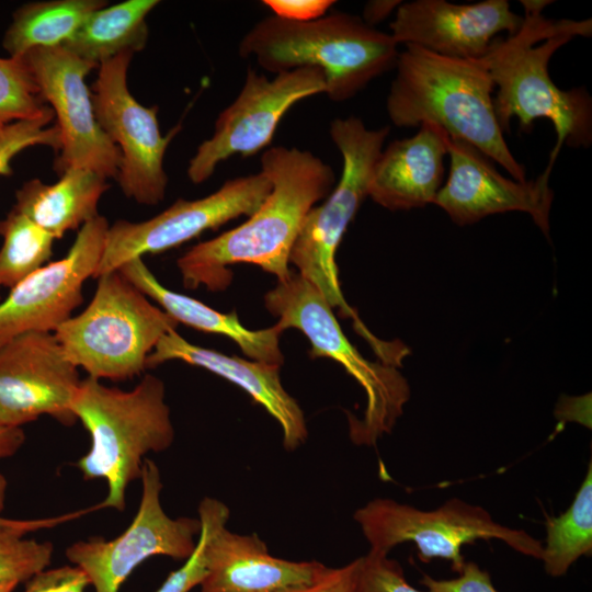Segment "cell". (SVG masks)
<instances>
[{
    "label": "cell",
    "mask_w": 592,
    "mask_h": 592,
    "mask_svg": "<svg viewBox=\"0 0 592 592\" xmlns=\"http://www.w3.org/2000/svg\"><path fill=\"white\" fill-rule=\"evenodd\" d=\"M44 523L7 520L0 525V588L14 590L47 568L53 555L52 543L24 537L26 532Z\"/></svg>",
    "instance_id": "obj_28"
},
{
    "label": "cell",
    "mask_w": 592,
    "mask_h": 592,
    "mask_svg": "<svg viewBox=\"0 0 592 592\" xmlns=\"http://www.w3.org/2000/svg\"><path fill=\"white\" fill-rule=\"evenodd\" d=\"M271 190L269 177L260 170L255 174L230 179L205 197L179 198L150 219L138 223L117 220L109 227L93 277L118 271L133 259L175 248L240 216L250 217Z\"/></svg>",
    "instance_id": "obj_12"
},
{
    "label": "cell",
    "mask_w": 592,
    "mask_h": 592,
    "mask_svg": "<svg viewBox=\"0 0 592 592\" xmlns=\"http://www.w3.org/2000/svg\"><path fill=\"white\" fill-rule=\"evenodd\" d=\"M395 68L386 99L395 126L434 124L499 163L513 180L526 181L525 169L513 157L498 123L494 83L483 58H451L406 45Z\"/></svg>",
    "instance_id": "obj_3"
},
{
    "label": "cell",
    "mask_w": 592,
    "mask_h": 592,
    "mask_svg": "<svg viewBox=\"0 0 592 592\" xmlns=\"http://www.w3.org/2000/svg\"><path fill=\"white\" fill-rule=\"evenodd\" d=\"M47 105L23 57H0V127L22 121H48Z\"/></svg>",
    "instance_id": "obj_29"
},
{
    "label": "cell",
    "mask_w": 592,
    "mask_h": 592,
    "mask_svg": "<svg viewBox=\"0 0 592 592\" xmlns=\"http://www.w3.org/2000/svg\"><path fill=\"white\" fill-rule=\"evenodd\" d=\"M80 384L54 332L24 333L0 346V421L7 425L22 428L41 415L72 425Z\"/></svg>",
    "instance_id": "obj_16"
},
{
    "label": "cell",
    "mask_w": 592,
    "mask_h": 592,
    "mask_svg": "<svg viewBox=\"0 0 592 592\" xmlns=\"http://www.w3.org/2000/svg\"><path fill=\"white\" fill-rule=\"evenodd\" d=\"M0 287L12 288L47 264L55 238L13 209L0 220Z\"/></svg>",
    "instance_id": "obj_27"
},
{
    "label": "cell",
    "mask_w": 592,
    "mask_h": 592,
    "mask_svg": "<svg viewBox=\"0 0 592 592\" xmlns=\"http://www.w3.org/2000/svg\"><path fill=\"white\" fill-rule=\"evenodd\" d=\"M110 224L99 215L77 232L67 254L49 262L10 289L0 301V346L29 332H54L83 300V284L93 277Z\"/></svg>",
    "instance_id": "obj_15"
},
{
    "label": "cell",
    "mask_w": 592,
    "mask_h": 592,
    "mask_svg": "<svg viewBox=\"0 0 592 592\" xmlns=\"http://www.w3.org/2000/svg\"><path fill=\"white\" fill-rule=\"evenodd\" d=\"M72 412L90 434V448L76 464L86 480L102 478L107 496L101 508L123 511L127 487L140 479L145 455L174 441L164 383L146 374L132 390L81 380Z\"/></svg>",
    "instance_id": "obj_5"
},
{
    "label": "cell",
    "mask_w": 592,
    "mask_h": 592,
    "mask_svg": "<svg viewBox=\"0 0 592 592\" xmlns=\"http://www.w3.org/2000/svg\"><path fill=\"white\" fill-rule=\"evenodd\" d=\"M319 93H326L325 73L319 68L300 67L273 79L248 69L238 96L219 113L212 137L191 158L186 170L190 181L203 183L228 158L252 156L267 147L286 112Z\"/></svg>",
    "instance_id": "obj_13"
},
{
    "label": "cell",
    "mask_w": 592,
    "mask_h": 592,
    "mask_svg": "<svg viewBox=\"0 0 592 592\" xmlns=\"http://www.w3.org/2000/svg\"><path fill=\"white\" fill-rule=\"evenodd\" d=\"M353 519L369 550L388 555L395 546L412 543L421 561L445 559L457 573L466 562L462 546L477 539H500L515 551L538 560L543 550V543L527 532L504 526L482 506L458 498L430 511L376 498L357 509Z\"/></svg>",
    "instance_id": "obj_9"
},
{
    "label": "cell",
    "mask_w": 592,
    "mask_h": 592,
    "mask_svg": "<svg viewBox=\"0 0 592 592\" xmlns=\"http://www.w3.org/2000/svg\"><path fill=\"white\" fill-rule=\"evenodd\" d=\"M89 584L82 569L64 566L37 572L26 581L24 592H84Z\"/></svg>",
    "instance_id": "obj_33"
},
{
    "label": "cell",
    "mask_w": 592,
    "mask_h": 592,
    "mask_svg": "<svg viewBox=\"0 0 592 592\" xmlns=\"http://www.w3.org/2000/svg\"><path fill=\"white\" fill-rule=\"evenodd\" d=\"M4 127V126H3ZM2 129V127H0V130Z\"/></svg>",
    "instance_id": "obj_40"
},
{
    "label": "cell",
    "mask_w": 592,
    "mask_h": 592,
    "mask_svg": "<svg viewBox=\"0 0 592 592\" xmlns=\"http://www.w3.org/2000/svg\"><path fill=\"white\" fill-rule=\"evenodd\" d=\"M239 55L253 57L276 75L300 67L319 68L328 98L344 102L395 68L399 52L390 34L368 26L357 15L335 12L309 22L267 16L242 37Z\"/></svg>",
    "instance_id": "obj_4"
},
{
    "label": "cell",
    "mask_w": 592,
    "mask_h": 592,
    "mask_svg": "<svg viewBox=\"0 0 592 592\" xmlns=\"http://www.w3.org/2000/svg\"><path fill=\"white\" fill-rule=\"evenodd\" d=\"M25 434L22 428L10 426L0 421V459L13 456L23 445Z\"/></svg>",
    "instance_id": "obj_36"
},
{
    "label": "cell",
    "mask_w": 592,
    "mask_h": 592,
    "mask_svg": "<svg viewBox=\"0 0 592 592\" xmlns=\"http://www.w3.org/2000/svg\"><path fill=\"white\" fill-rule=\"evenodd\" d=\"M520 30L494 38L482 57L497 87L493 109L502 132L516 117L524 132L534 121L554 125L557 140L546 168L551 169L563 145L588 148L592 144V101L583 88L559 89L550 78L553 55L576 36L590 37L592 21L553 20L543 14L553 1L522 0Z\"/></svg>",
    "instance_id": "obj_2"
},
{
    "label": "cell",
    "mask_w": 592,
    "mask_h": 592,
    "mask_svg": "<svg viewBox=\"0 0 592 592\" xmlns=\"http://www.w3.org/2000/svg\"><path fill=\"white\" fill-rule=\"evenodd\" d=\"M44 102L57 116L60 147L55 171L92 170L116 179L121 152L100 127L86 77L98 65L83 60L62 46L37 47L22 56Z\"/></svg>",
    "instance_id": "obj_14"
},
{
    "label": "cell",
    "mask_w": 592,
    "mask_h": 592,
    "mask_svg": "<svg viewBox=\"0 0 592 592\" xmlns=\"http://www.w3.org/2000/svg\"><path fill=\"white\" fill-rule=\"evenodd\" d=\"M447 181L433 204L441 207L459 226L505 212L531 215L546 237L549 235V212L554 192L549 186L553 170L531 181H515L497 171L491 160L474 146L448 136Z\"/></svg>",
    "instance_id": "obj_17"
},
{
    "label": "cell",
    "mask_w": 592,
    "mask_h": 592,
    "mask_svg": "<svg viewBox=\"0 0 592 592\" xmlns=\"http://www.w3.org/2000/svg\"><path fill=\"white\" fill-rule=\"evenodd\" d=\"M329 132L343 159L341 178L325 202L307 214L293 246L289 263L332 308L339 309L343 318L353 320L355 331L380 357L389 351L390 343L376 338L345 300L335 252L361 204L368 197L373 169L390 128L369 129L361 118L349 116L333 119Z\"/></svg>",
    "instance_id": "obj_6"
},
{
    "label": "cell",
    "mask_w": 592,
    "mask_h": 592,
    "mask_svg": "<svg viewBox=\"0 0 592 592\" xmlns=\"http://www.w3.org/2000/svg\"><path fill=\"white\" fill-rule=\"evenodd\" d=\"M109 187L107 179L99 173L71 168L54 184H45L39 179L23 183L15 192L12 209L59 239L99 216V202Z\"/></svg>",
    "instance_id": "obj_23"
},
{
    "label": "cell",
    "mask_w": 592,
    "mask_h": 592,
    "mask_svg": "<svg viewBox=\"0 0 592 592\" xmlns=\"http://www.w3.org/2000/svg\"><path fill=\"white\" fill-rule=\"evenodd\" d=\"M277 18L291 22H309L322 18L335 3L332 0H265L262 1Z\"/></svg>",
    "instance_id": "obj_35"
},
{
    "label": "cell",
    "mask_w": 592,
    "mask_h": 592,
    "mask_svg": "<svg viewBox=\"0 0 592 592\" xmlns=\"http://www.w3.org/2000/svg\"><path fill=\"white\" fill-rule=\"evenodd\" d=\"M133 55L125 52L99 65L92 102L100 127L121 152L116 180L123 193L139 204L152 206L164 198V155L181 127L161 135L158 107L144 106L130 93L127 71Z\"/></svg>",
    "instance_id": "obj_10"
},
{
    "label": "cell",
    "mask_w": 592,
    "mask_h": 592,
    "mask_svg": "<svg viewBox=\"0 0 592 592\" xmlns=\"http://www.w3.org/2000/svg\"><path fill=\"white\" fill-rule=\"evenodd\" d=\"M523 16L506 0L455 4L445 0L401 3L389 24L395 42L415 45L441 56L479 59L501 32L516 33Z\"/></svg>",
    "instance_id": "obj_18"
},
{
    "label": "cell",
    "mask_w": 592,
    "mask_h": 592,
    "mask_svg": "<svg viewBox=\"0 0 592 592\" xmlns=\"http://www.w3.org/2000/svg\"><path fill=\"white\" fill-rule=\"evenodd\" d=\"M397 0H372L366 2L363 16L361 18L365 24L375 27L376 24L388 18L390 13L401 4Z\"/></svg>",
    "instance_id": "obj_37"
},
{
    "label": "cell",
    "mask_w": 592,
    "mask_h": 592,
    "mask_svg": "<svg viewBox=\"0 0 592 592\" xmlns=\"http://www.w3.org/2000/svg\"><path fill=\"white\" fill-rule=\"evenodd\" d=\"M8 481L5 477L0 473V525L7 522L8 519L1 517V513L4 510L7 498Z\"/></svg>",
    "instance_id": "obj_38"
},
{
    "label": "cell",
    "mask_w": 592,
    "mask_h": 592,
    "mask_svg": "<svg viewBox=\"0 0 592 592\" xmlns=\"http://www.w3.org/2000/svg\"><path fill=\"white\" fill-rule=\"evenodd\" d=\"M261 171L272 183L265 201L242 225L190 248L178 259L185 288L226 289L230 265L254 264L287 280L293 246L309 210L335 182L333 169L307 150L271 147L261 156Z\"/></svg>",
    "instance_id": "obj_1"
},
{
    "label": "cell",
    "mask_w": 592,
    "mask_h": 592,
    "mask_svg": "<svg viewBox=\"0 0 592 592\" xmlns=\"http://www.w3.org/2000/svg\"><path fill=\"white\" fill-rule=\"evenodd\" d=\"M362 557L339 567L329 568L312 582L281 592H355Z\"/></svg>",
    "instance_id": "obj_34"
},
{
    "label": "cell",
    "mask_w": 592,
    "mask_h": 592,
    "mask_svg": "<svg viewBox=\"0 0 592 592\" xmlns=\"http://www.w3.org/2000/svg\"><path fill=\"white\" fill-rule=\"evenodd\" d=\"M140 480L138 511L121 535L111 540L90 537L66 549V557L86 572L95 592H119L130 573L152 556L185 560L196 547L200 520L172 519L164 512L160 503V471L149 458L144 460Z\"/></svg>",
    "instance_id": "obj_11"
},
{
    "label": "cell",
    "mask_w": 592,
    "mask_h": 592,
    "mask_svg": "<svg viewBox=\"0 0 592 592\" xmlns=\"http://www.w3.org/2000/svg\"><path fill=\"white\" fill-rule=\"evenodd\" d=\"M12 589L9 588H0V592H12Z\"/></svg>",
    "instance_id": "obj_39"
},
{
    "label": "cell",
    "mask_w": 592,
    "mask_h": 592,
    "mask_svg": "<svg viewBox=\"0 0 592 592\" xmlns=\"http://www.w3.org/2000/svg\"><path fill=\"white\" fill-rule=\"evenodd\" d=\"M269 312L282 331L294 328L310 342L309 355L328 357L344 367L366 394L362 419L349 415L350 437L356 445L373 446L389 433L410 397L406 378L397 367L365 358L343 333L333 308L323 295L298 273L264 296Z\"/></svg>",
    "instance_id": "obj_8"
},
{
    "label": "cell",
    "mask_w": 592,
    "mask_h": 592,
    "mask_svg": "<svg viewBox=\"0 0 592 592\" xmlns=\"http://www.w3.org/2000/svg\"><path fill=\"white\" fill-rule=\"evenodd\" d=\"M453 579H435L423 574L419 583L426 592H498L488 571L474 561H466Z\"/></svg>",
    "instance_id": "obj_32"
},
{
    "label": "cell",
    "mask_w": 592,
    "mask_h": 592,
    "mask_svg": "<svg viewBox=\"0 0 592 592\" xmlns=\"http://www.w3.org/2000/svg\"><path fill=\"white\" fill-rule=\"evenodd\" d=\"M355 592H422L406 579L400 563L388 555L369 550L362 557Z\"/></svg>",
    "instance_id": "obj_31"
},
{
    "label": "cell",
    "mask_w": 592,
    "mask_h": 592,
    "mask_svg": "<svg viewBox=\"0 0 592 592\" xmlns=\"http://www.w3.org/2000/svg\"><path fill=\"white\" fill-rule=\"evenodd\" d=\"M417 134L390 143L373 169L368 197L389 210L433 204L442 187L448 135L424 123Z\"/></svg>",
    "instance_id": "obj_21"
},
{
    "label": "cell",
    "mask_w": 592,
    "mask_h": 592,
    "mask_svg": "<svg viewBox=\"0 0 592 592\" xmlns=\"http://www.w3.org/2000/svg\"><path fill=\"white\" fill-rule=\"evenodd\" d=\"M103 0H49L29 2L12 14L2 46L9 57H22L37 47L61 46Z\"/></svg>",
    "instance_id": "obj_25"
},
{
    "label": "cell",
    "mask_w": 592,
    "mask_h": 592,
    "mask_svg": "<svg viewBox=\"0 0 592 592\" xmlns=\"http://www.w3.org/2000/svg\"><path fill=\"white\" fill-rule=\"evenodd\" d=\"M546 538L540 559L545 572L559 578L582 556L592 553V462L571 505L545 522Z\"/></svg>",
    "instance_id": "obj_26"
},
{
    "label": "cell",
    "mask_w": 592,
    "mask_h": 592,
    "mask_svg": "<svg viewBox=\"0 0 592 592\" xmlns=\"http://www.w3.org/2000/svg\"><path fill=\"white\" fill-rule=\"evenodd\" d=\"M178 322L118 271L98 277L86 309L54 334L66 357L94 379L124 380L143 373L160 339Z\"/></svg>",
    "instance_id": "obj_7"
},
{
    "label": "cell",
    "mask_w": 592,
    "mask_h": 592,
    "mask_svg": "<svg viewBox=\"0 0 592 592\" xmlns=\"http://www.w3.org/2000/svg\"><path fill=\"white\" fill-rule=\"evenodd\" d=\"M202 367L243 389L280 424L283 446L295 451L308 436L305 414L295 398L283 387L277 365L227 355L186 341L177 330L163 335L147 358L152 368L168 361Z\"/></svg>",
    "instance_id": "obj_20"
},
{
    "label": "cell",
    "mask_w": 592,
    "mask_h": 592,
    "mask_svg": "<svg viewBox=\"0 0 592 592\" xmlns=\"http://www.w3.org/2000/svg\"><path fill=\"white\" fill-rule=\"evenodd\" d=\"M210 520L207 573L201 592H281L316 580L323 563L292 561L272 556L255 534L241 535L227 528L229 508L218 499L201 502Z\"/></svg>",
    "instance_id": "obj_19"
},
{
    "label": "cell",
    "mask_w": 592,
    "mask_h": 592,
    "mask_svg": "<svg viewBox=\"0 0 592 592\" xmlns=\"http://www.w3.org/2000/svg\"><path fill=\"white\" fill-rule=\"evenodd\" d=\"M118 272L178 323L225 335L236 342L252 361L277 366L283 364L284 356L280 348L283 331L276 325L262 330L247 329L240 323L236 311L220 312L195 298L167 288L148 269L143 258L126 262Z\"/></svg>",
    "instance_id": "obj_22"
},
{
    "label": "cell",
    "mask_w": 592,
    "mask_h": 592,
    "mask_svg": "<svg viewBox=\"0 0 592 592\" xmlns=\"http://www.w3.org/2000/svg\"><path fill=\"white\" fill-rule=\"evenodd\" d=\"M158 0H126L105 5L81 24L61 46L79 58L100 65L122 53H136L146 46V19Z\"/></svg>",
    "instance_id": "obj_24"
},
{
    "label": "cell",
    "mask_w": 592,
    "mask_h": 592,
    "mask_svg": "<svg viewBox=\"0 0 592 592\" xmlns=\"http://www.w3.org/2000/svg\"><path fill=\"white\" fill-rule=\"evenodd\" d=\"M48 121H22L5 125L0 130V175H11V160L32 146H48L58 152L60 135ZM1 301V295H0Z\"/></svg>",
    "instance_id": "obj_30"
}]
</instances>
